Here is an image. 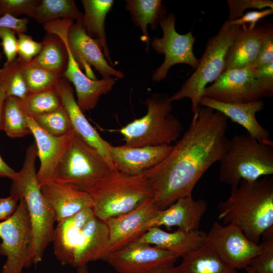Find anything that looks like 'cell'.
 <instances>
[{
    "instance_id": "cell-1",
    "label": "cell",
    "mask_w": 273,
    "mask_h": 273,
    "mask_svg": "<svg viewBox=\"0 0 273 273\" xmlns=\"http://www.w3.org/2000/svg\"><path fill=\"white\" fill-rule=\"evenodd\" d=\"M228 118L210 108L199 106L190 125L168 155L143 174L159 210L192 195L201 177L227 152Z\"/></svg>"
},
{
    "instance_id": "cell-2",
    "label": "cell",
    "mask_w": 273,
    "mask_h": 273,
    "mask_svg": "<svg viewBox=\"0 0 273 273\" xmlns=\"http://www.w3.org/2000/svg\"><path fill=\"white\" fill-rule=\"evenodd\" d=\"M52 242L54 254L62 266L77 268L90 261L106 260L110 253L107 224L89 208L57 222Z\"/></svg>"
},
{
    "instance_id": "cell-3",
    "label": "cell",
    "mask_w": 273,
    "mask_h": 273,
    "mask_svg": "<svg viewBox=\"0 0 273 273\" xmlns=\"http://www.w3.org/2000/svg\"><path fill=\"white\" fill-rule=\"evenodd\" d=\"M217 208L224 224H237L247 238L258 244L263 233L273 227V177L241 180Z\"/></svg>"
},
{
    "instance_id": "cell-4",
    "label": "cell",
    "mask_w": 273,
    "mask_h": 273,
    "mask_svg": "<svg viewBox=\"0 0 273 273\" xmlns=\"http://www.w3.org/2000/svg\"><path fill=\"white\" fill-rule=\"evenodd\" d=\"M37 149L35 143L27 149L21 169L12 180L10 194L23 199L29 213L32 229L31 253L32 263L42 259L44 251L52 242L56 222L54 211L42 195L35 168Z\"/></svg>"
},
{
    "instance_id": "cell-5",
    "label": "cell",
    "mask_w": 273,
    "mask_h": 273,
    "mask_svg": "<svg viewBox=\"0 0 273 273\" xmlns=\"http://www.w3.org/2000/svg\"><path fill=\"white\" fill-rule=\"evenodd\" d=\"M218 177L232 187L273 174V144L258 141L248 133L235 135L221 159Z\"/></svg>"
},
{
    "instance_id": "cell-6",
    "label": "cell",
    "mask_w": 273,
    "mask_h": 273,
    "mask_svg": "<svg viewBox=\"0 0 273 273\" xmlns=\"http://www.w3.org/2000/svg\"><path fill=\"white\" fill-rule=\"evenodd\" d=\"M145 103L147 113L119 130L124 145L139 147L171 145L176 142L183 131V126L172 113L173 107L169 97L165 94L154 93Z\"/></svg>"
},
{
    "instance_id": "cell-7",
    "label": "cell",
    "mask_w": 273,
    "mask_h": 273,
    "mask_svg": "<svg viewBox=\"0 0 273 273\" xmlns=\"http://www.w3.org/2000/svg\"><path fill=\"white\" fill-rule=\"evenodd\" d=\"M117 171L74 131L55 181L72 184L90 194Z\"/></svg>"
},
{
    "instance_id": "cell-8",
    "label": "cell",
    "mask_w": 273,
    "mask_h": 273,
    "mask_svg": "<svg viewBox=\"0 0 273 273\" xmlns=\"http://www.w3.org/2000/svg\"><path fill=\"white\" fill-rule=\"evenodd\" d=\"M95 216L105 221L124 214L152 198L144 174L130 175L117 171L90 194Z\"/></svg>"
},
{
    "instance_id": "cell-9",
    "label": "cell",
    "mask_w": 273,
    "mask_h": 273,
    "mask_svg": "<svg viewBox=\"0 0 273 273\" xmlns=\"http://www.w3.org/2000/svg\"><path fill=\"white\" fill-rule=\"evenodd\" d=\"M237 27L226 20L217 34L209 39L194 72L180 89L169 97L171 102L188 98L192 112L198 110L206 85L215 81L224 70L225 55Z\"/></svg>"
},
{
    "instance_id": "cell-10",
    "label": "cell",
    "mask_w": 273,
    "mask_h": 273,
    "mask_svg": "<svg viewBox=\"0 0 273 273\" xmlns=\"http://www.w3.org/2000/svg\"><path fill=\"white\" fill-rule=\"evenodd\" d=\"M0 254L7 257L2 273H22L33 264L31 224L23 199L12 215L0 222Z\"/></svg>"
},
{
    "instance_id": "cell-11",
    "label": "cell",
    "mask_w": 273,
    "mask_h": 273,
    "mask_svg": "<svg viewBox=\"0 0 273 273\" xmlns=\"http://www.w3.org/2000/svg\"><path fill=\"white\" fill-rule=\"evenodd\" d=\"M175 21L173 13L166 15L159 23L162 37H155L151 40L152 48L165 56L163 63L153 73V81L158 82L165 79L169 69L174 65L185 64L194 69L198 65V59L193 50L195 37L192 31L185 34L178 33L175 30Z\"/></svg>"
},
{
    "instance_id": "cell-12",
    "label": "cell",
    "mask_w": 273,
    "mask_h": 273,
    "mask_svg": "<svg viewBox=\"0 0 273 273\" xmlns=\"http://www.w3.org/2000/svg\"><path fill=\"white\" fill-rule=\"evenodd\" d=\"M205 243L225 263L236 269L245 268L263 250L261 244L250 240L235 223L223 225L214 222L206 234Z\"/></svg>"
},
{
    "instance_id": "cell-13",
    "label": "cell",
    "mask_w": 273,
    "mask_h": 273,
    "mask_svg": "<svg viewBox=\"0 0 273 273\" xmlns=\"http://www.w3.org/2000/svg\"><path fill=\"white\" fill-rule=\"evenodd\" d=\"M204 97L228 104L245 103L265 97L249 67L223 71L205 88Z\"/></svg>"
},
{
    "instance_id": "cell-14",
    "label": "cell",
    "mask_w": 273,
    "mask_h": 273,
    "mask_svg": "<svg viewBox=\"0 0 273 273\" xmlns=\"http://www.w3.org/2000/svg\"><path fill=\"white\" fill-rule=\"evenodd\" d=\"M65 38L74 60L90 79H97L91 66L99 72L103 79L111 76L118 79L124 77L123 72L109 65L97 41L85 32L82 21L74 22L66 33Z\"/></svg>"
},
{
    "instance_id": "cell-15",
    "label": "cell",
    "mask_w": 273,
    "mask_h": 273,
    "mask_svg": "<svg viewBox=\"0 0 273 273\" xmlns=\"http://www.w3.org/2000/svg\"><path fill=\"white\" fill-rule=\"evenodd\" d=\"M178 258L169 251L132 242L110 253L105 261L118 273H146L156 267L174 264Z\"/></svg>"
},
{
    "instance_id": "cell-16",
    "label": "cell",
    "mask_w": 273,
    "mask_h": 273,
    "mask_svg": "<svg viewBox=\"0 0 273 273\" xmlns=\"http://www.w3.org/2000/svg\"><path fill=\"white\" fill-rule=\"evenodd\" d=\"M28 127L33 135L37 155L40 165L36 173L40 188L55 181L59 165L67 150L74 130L70 133L56 136L41 128L34 119L26 115Z\"/></svg>"
},
{
    "instance_id": "cell-17",
    "label": "cell",
    "mask_w": 273,
    "mask_h": 273,
    "mask_svg": "<svg viewBox=\"0 0 273 273\" xmlns=\"http://www.w3.org/2000/svg\"><path fill=\"white\" fill-rule=\"evenodd\" d=\"M158 210L152 198H150L134 209L106 220L110 234V253L140 238L146 232V223Z\"/></svg>"
},
{
    "instance_id": "cell-18",
    "label": "cell",
    "mask_w": 273,
    "mask_h": 273,
    "mask_svg": "<svg viewBox=\"0 0 273 273\" xmlns=\"http://www.w3.org/2000/svg\"><path fill=\"white\" fill-rule=\"evenodd\" d=\"M55 87L69 115L74 132L115 168L110 158L111 145L100 136L86 118L74 98V89L71 83L62 76Z\"/></svg>"
},
{
    "instance_id": "cell-19",
    "label": "cell",
    "mask_w": 273,
    "mask_h": 273,
    "mask_svg": "<svg viewBox=\"0 0 273 273\" xmlns=\"http://www.w3.org/2000/svg\"><path fill=\"white\" fill-rule=\"evenodd\" d=\"M172 148V145L139 147L111 145L110 158L117 171L128 175H138L161 162Z\"/></svg>"
},
{
    "instance_id": "cell-20",
    "label": "cell",
    "mask_w": 273,
    "mask_h": 273,
    "mask_svg": "<svg viewBox=\"0 0 273 273\" xmlns=\"http://www.w3.org/2000/svg\"><path fill=\"white\" fill-rule=\"evenodd\" d=\"M207 204L203 199L195 200L192 195L179 198L170 206L158 210L146 224V232L152 227L176 226L178 230L190 232L198 230Z\"/></svg>"
},
{
    "instance_id": "cell-21",
    "label": "cell",
    "mask_w": 273,
    "mask_h": 273,
    "mask_svg": "<svg viewBox=\"0 0 273 273\" xmlns=\"http://www.w3.org/2000/svg\"><path fill=\"white\" fill-rule=\"evenodd\" d=\"M199 104L201 106L207 107L221 112L234 122L243 126L247 133L258 141L273 144L268 131L260 124L256 117V113L264 108V104L262 100L228 104L203 96L200 99Z\"/></svg>"
},
{
    "instance_id": "cell-22",
    "label": "cell",
    "mask_w": 273,
    "mask_h": 273,
    "mask_svg": "<svg viewBox=\"0 0 273 273\" xmlns=\"http://www.w3.org/2000/svg\"><path fill=\"white\" fill-rule=\"evenodd\" d=\"M40 189L54 211L57 222L71 217L83 209L93 207L90 195L72 184L54 181Z\"/></svg>"
},
{
    "instance_id": "cell-23",
    "label": "cell",
    "mask_w": 273,
    "mask_h": 273,
    "mask_svg": "<svg viewBox=\"0 0 273 273\" xmlns=\"http://www.w3.org/2000/svg\"><path fill=\"white\" fill-rule=\"evenodd\" d=\"M268 28L238 26L225 58L224 71L247 67L256 59Z\"/></svg>"
},
{
    "instance_id": "cell-24",
    "label": "cell",
    "mask_w": 273,
    "mask_h": 273,
    "mask_svg": "<svg viewBox=\"0 0 273 273\" xmlns=\"http://www.w3.org/2000/svg\"><path fill=\"white\" fill-rule=\"evenodd\" d=\"M206 234L199 230L186 232L177 230L169 233L159 227H152L133 242L154 245L179 258L202 246L205 243Z\"/></svg>"
},
{
    "instance_id": "cell-25",
    "label": "cell",
    "mask_w": 273,
    "mask_h": 273,
    "mask_svg": "<svg viewBox=\"0 0 273 273\" xmlns=\"http://www.w3.org/2000/svg\"><path fill=\"white\" fill-rule=\"evenodd\" d=\"M181 257L180 264L174 266L176 273H238L205 243Z\"/></svg>"
},
{
    "instance_id": "cell-26",
    "label": "cell",
    "mask_w": 273,
    "mask_h": 273,
    "mask_svg": "<svg viewBox=\"0 0 273 273\" xmlns=\"http://www.w3.org/2000/svg\"><path fill=\"white\" fill-rule=\"evenodd\" d=\"M125 7L128 11L134 25L142 32V40L149 52L151 39L147 27L155 31L160 21L166 16L167 9L160 0H126Z\"/></svg>"
},
{
    "instance_id": "cell-27",
    "label": "cell",
    "mask_w": 273,
    "mask_h": 273,
    "mask_svg": "<svg viewBox=\"0 0 273 273\" xmlns=\"http://www.w3.org/2000/svg\"><path fill=\"white\" fill-rule=\"evenodd\" d=\"M84 13L82 21L86 34L97 41L103 53L110 61V51L107 43L105 20L114 4L113 0H82Z\"/></svg>"
},
{
    "instance_id": "cell-28",
    "label": "cell",
    "mask_w": 273,
    "mask_h": 273,
    "mask_svg": "<svg viewBox=\"0 0 273 273\" xmlns=\"http://www.w3.org/2000/svg\"><path fill=\"white\" fill-rule=\"evenodd\" d=\"M42 49L31 62L44 70L63 76L68 64V52L63 40L55 34L47 32Z\"/></svg>"
},
{
    "instance_id": "cell-29",
    "label": "cell",
    "mask_w": 273,
    "mask_h": 273,
    "mask_svg": "<svg viewBox=\"0 0 273 273\" xmlns=\"http://www.w3.org/2000/svg\"><path fill=\"white\" fill-rule=\"evenodd\" d=\"M83 15L73 0H41L33 19L43 24L64 19L82 21Z\"/></svg>"
},
{
    "instance_id": "cell-30",
    "label": "cell",
    "mask_w": 273,
    "mask_h": 273,
    "mask_svg": "<svg viewBox=\"0 0 273 273\" xmlns=\"http://www.w3.org/2000/svg\"><path fill=\"white\" fill-rule=\"evenodd\" d=\"M11 138H22L31 133L26 115L21 109L20 100L8 96L4 102L1 121V130Z\"/></svg>"
},
{
    "instance_id": "cell-31",
    "label": "cell",
    "mask_w": 273,
    "mask_h": 273,
    "mask_svg": "<svg viewBox=\"0 0 273 273\" xmlns=\"http://www.w3.org/2000/svg\"><path fill=\"white\" fill-rule=\"evenodd\" d=\"M20 104L24 113L32 117L63 107L55 86L42 92L29 94L25 99L20 100Z\"/></svg>"
},
{
    "instance_id": "cell-32",
    "label": "cell",
    "mask_w": 273,
    "mask_h": 273,
    "mask_svg": "<svg viewBox=\"0 0 273 273\" xmlns=\"http://www.w3.org/2000/svg\"><path fill=\"white\" fill-rule=\"evenodd\" d=\"M24 62L19 58L9 64H5L0 69V79L4 84L8 97L25 99L29 94L23 73Z\"/></svg>"
},
{
    "instance_id": "cell-33",
    "label": "cell",
    "mask_w": 273,
    "mask_h": 273,
    "mask_svg": "<svg viewBox=\"0 0 273 273\" xmlns=\"http://www.w3.org/2000/svg\"><path fill=\"white\" fill-rule=\"evenodd\" d=\"M32 118L41 128L54 136L66 135L73 130L69 115L64 107Z\"/></svg>"
},
{
    "instance_id": "cell-34",
    "label": "cell",
    "mask_w": 273,
    "mask_h": 273,
    "mask_svg": "<svg viewBox=\"0 0 273 273\" xmlns=\"http://www.w3.org/2000/svg\"><path fill=\"white\" fill-rule=\"evenodd\" d=\"M23 73L29 94L54 87L62 77L31 63H24Z\"/></svg>"
},
{
    "instance_id": "cell-35",
    "label": "cell",
    "mask_w": 273,
    "mask_h": 273,
    "mask_svg": "<svg viewBox=\"0 0 273 273\" xmlns=\"http://www.w3.org/2000/svg\"><path fill=\"white\" fill-rule=\"evenodd\" d=\"M263 250L253 257L247 266L255 273H273V227L263 233Z\"/></svg>"
},
{
    "instance_id": "cell-36",
    "label": "cell",
    "mask_w": 273,
    "mask_h": 273,
    "mask_svg": "<svg viewBox=\"0 0 273 273\" xmlns=\"http://www.w3.org/2000/svg\"><path fill=\"white\" fill-rule=\"evenodd\" d=\"M39 0H0L1 16L8 14L13 16L25 14L33 18Z\"/></svg>"
},
{
    "instance_id": "cell-37",
    "label": "cell",
    "mask_w": 273,
    "mask_h": 273,
    "mask_svg": "<svg viewBox=\"0 0 273 273\" xmlns=\"http://www.w3.org/2000/svg\"><path fill=\"white\" fill-rule=\"evenodd\" d=\"M227 3L229 9L227 20L229 21L240 18L248 9H273V2L270 0H228Z\"/></svg>"
},
{
    "instance_id": "cell-38",
    "label": "cell",
    "mask_w": 273,
    "mask_h": 273,
    "mask_svg": "<svg viewBox=\"0 0 273 273\" xmlns=\"http://www.w3.org/2000/svg\"><path fill=\"white\" fill-rule=\"evenodd\" d=\"M18 36V58L25 63H29L40 52L42 42L35 41L30 35L25 33L19 34Z\"/></svg>"
},
{
    "instance_id": "cell-39",
    "label": "cell",
    "mask_w": 273,
    "mask_h": 273,
    "mask_svg": "<svg viewBox=\"0 0 273 273\" xmlns=\"http://www.w3.org/2000/svg\"><path fill=\"white\" fill-rule=\"evenodd\" d=\"M272 63H273V30L272 28H269L264 36L256 59L247 67L255 69Z\"/></svg>"
},
{
    "instance_id": "cell-40",
    "label": "cell",
    "mask_w": 273,
    "mask_h": 273,
    "mask_svg": "<svg viewBox=\"0 0 273 273\" xmlns=\"http://www.w3.org/2000/svg\"><path fill=\"white\" fill-rule=\"evenodd\" d=\"M15 33L10 29L0 27L1 44L6 58L5 64H9L16 59L18 39Z\"/></svg>"
},
{
    "instance_id": "cell-41",
    "label": "cell",
    "mask_w": 273,
    "mask_h": 273,
    "mask_svg": "<svg viewBox=\"0 0 273 273\" xmlns=\"http://www.w3.org/2000/svg\"><path fill=\"white\" fill-rule=\"evenodd\" d=\"M253 70L254 76L265 97L273 94V63Z\"/></svg>"
},
{
    "instance_id": "cell-42",
    "label": "cell",
    "mask_w": 273,
    "mask_h": 273,
    "mask_svg": "<svg viewBox=\"0 0 273 273\" xmlns=\"http://www.w3.org/2000/svg\"><path fill=\"white\" fill-rule=\"evenodd\" d=\"M273 13V9L267 8L260 11H249L243 14L240 18L229 21L231 24L240 26L248 24V28L252 29L256 27V23L261 19Z\"/></svg>"
},
{
    "instance_id": "cell-43",
    "label": "cell",
    "mask_w": 273,
    "mask_h": 273,
    "mask_svg": "<svg viewBox=\"0 0 273 273\" xmlns=\"http://www.w3.org/2000/svg\"><path fill=\"white\" fill-rule=\"evenodd\" d=\"M29 20L27 18H18L10 14H5L0 17V27L10 29L17 34L25 33Z\"/></svg>"
},
{
    "instance_id": "cell-44",
    "label": "cell",
    "mask_w": 273,
    "mask_h": 273,
    "mask_svg": "<svg viewBox=\"0 0 273 273\" xmlns=\"http://www.w3.org/2000/svg\"><path fill=\"white\" fill-rule=\"evenodd\" d=\"M17 172H16L11 168L3 159L0 155V177H7L14 179L16 175Z\"/></svg>"
},
{
    "instance_id": "cell-45",
    "label": "cell",
    "mask_w": 273,
    "mask_h": 273,
    "mask_svg": "<svg viewBox=\"0 0 273 273\" xmlns=\"http://www.w3.org/2000/svg\"><path fill=\"white\" fill-rule=\"evenodd\" d=\"M146 273H176L174 264H168L156 267Z\"/></svg>"
},
{
    "instance_id": "cell-46",
    "label": "cell",
    "mask_w": 273,
    "mask_h": 273,
    "mask_svg": "<svg viewBox=\"0 0 273 273\" xmlns=\"http://www.w3.org/2000/svg\"><path fill=\"white\" fill-rule=\"evenodd\" d=\"M8 96L5 86L0 79V131L1 130V121L3 106Z\"/></svg>"
},
{
    "instance_id": "cell-47",
    "label": "cell",
    "mask_w": 273,
    "mask_h": 273,
    "mask_svg": "<svg viewBox=\"0 0 273 273\" xmlns=\"http://www.w3.org/2000/svg\"><path fill=\"white\" fill-rule=\"evenodd\" d=\"M77 273H89L87 265L79 266L77 268Z\"/></svg>"
},
{
    "instance_id": "cell-48",
    "label": "cell",
    "mask_w": 273,
    "mask_h": 273,
    "mask_svg": "<svg viewBox=\"0 0 273 273\" xmlns=\"http://www.w3.org/2000/svg\"><path fill=\"white\" fill-rule=\"evenodd\" d=\"M244 269L246 270V273H255L248 266H246Z\"/></svg>"
},
{
    "instance_id": "cell-49",
    "label": "cell",
    "mask_w": 273,
    "mask_h": 273,
    "mask_svg": "<svg viewBox=\"0 0 273 273\" xmlns=\"http://www.w3.org/2000/svg\"><path fill=\"white\" fill-rule=\"evenodd\" d=\"M2 54L1 53V52H0V63H1V60L2 59Z\"/></svg>"
},
{
    "instance_id": "cell-50",
    "label": "cell",
    "mask_w": 273,
    "mask_h": 273,
    "mask_svg": "<svg viewBox=\"0 0 273 273\" xmlns=\"http://www.w3.org/2000/svg\"><path fill=\"white\" fill-rule=\"evenodd\" d=\"M1 16V13H0V16Z\"/></svg>"
}]
</instances>
